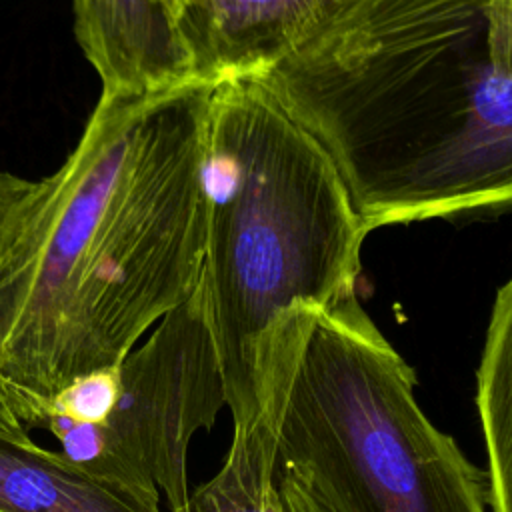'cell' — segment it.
<instances>
[{
    "label": "cell",
    "mask_w": 512,
    "mask_h": 512,
    "mask_svg": "<svg viewBox=\"0 0 512 512\" xmlns=\"http://www.w3.org/2000/svg\"><path fill=\"white\" fill-rule=\"evenodd\" d=\"M208 92H102L60 168L32 180L0 252V380L26 430L196 288Z\"/></svg>",
    "instance_id": "6da1fadb"
},
{
    "label": "cell",
    "mask_w": 512,
    "mask_h": 512,
    "mask_svg": "<svg viewBox=\"0 0 512 512\" xmlns=\"http://www.w3.org/2000/svg\"><path fill=\"white\" fill-rule=\"evenodd\" d=\"M252 78L370 232L512 200V0H344Z\"/></svg>",
    "instance_id": "7a4b0ae2"
},
{
    "label": "cell",
    "mask_w": 512,
    "mask_h": 512,
    "mask_svg": "<svg viewBox=\"0 0 512 512\" xmlns=\"http://www.w3.org/2000/svg\"><path fill=\"white\" fill-rule=\"evenodd\" d=\"M200 180L196 286L240 438L260 414L256 356L268 326L294 304L354 296L370 230L324 150L252 76L210 84Z\"/></svg>",
    "instance_id": "3957f363"
},
{
    "label": "cell",
    "mask_w": 512,
    "mask_h": 512,
    "mask_svg": "<svg viewBox=\"0 0 512 512\" xmlns=\"http://www.w3.org/2000/svg\"><path fill=\"white\" fill-rule=\"evenodd\" d=\"M256 372L274 472L296 476L328 512H490L486 470L422 412L416 372L356 294L282 310Z\"/></svg>",
    "instance_id": "277c9868"
},
{
    "label": "cell",
    "mask_w": 512,
    "mask_h": 512,
    "mask_svg": "<svg viewBox=\"0 0 512 512\" xmlns=\"http://www.w3.org/2000/svg\"><path fill=\"white\" fill-rule=\"evenodd\" d=\"M226 406L222 376L198 286L164 314L142 346L118 364L114 402L98 424L50 416L60 454L86 472L160 492L188 512L186 456L198 430Z\"/></svg>",
    "instance_id": "5b68a950"
},
{
    "label": "cell",
    "mask_w": 512,
    "mask_h": 512,
    "mask_svg": "<svg viewBox=\"0 0 512 512\" xmlns=\"http://www.w3.org/2000/svg\"><path fill=\"white\" fill-rule=\"evenodd\" d=\"M344 0H160L198 82L256 76Z\"/></svg>",
    "instance_id": "8992f818"
},
{
    "label": "cell",
    "mask_w": 512,
    "mask_h": 512,
    "mask_svg": "<svg viewBox=\"0 0 512 512\" xmlns=\"http://www.w3.org/2000/svg\"><path fill=\"white\" fill-rule=\"evenodd\" d=\"M74 34L106 94L194 80L160 0H72Z\"/></svg>",
    "instance_id": "52a82bcc"
},
{
    "label": "cell",
    "mask_w": 512,
    "mask_h": 512,
    "mask_svg": "<svg viewBox=\"0 0 512 512\" xmlns=\"http://www.w3.org/2000/svg\"><path fill=\"white\" fill-rule=\"evenodd\" d=\"M0 512H160V492L98 478L32 440L0 438Z\"/></svg>",
    "instance_id": "ba28073f"
},
{
    "label": "cell",
    "mask_w": 512,
    "mask_h": 512,
    "mask_svg": "<svg viewBox=\"0 0 512 512\" xmlns=\"http://www.w3.org/2000/svg\"><path fill=\"white\" fill-rule=\"evenodd\" d=\"M476 404L486 444L490 512H512V282L490 312L476 370Z\"/></svg>",
    "instance_id": "9c48e42d"
},
{
    "label": "cell",
    "mask_w": 512,
    "mask_h": 512,
    "mask_svg": "<svg viewBox=\"0 0 512 512\" xmlns=\"http://www.w3.org/2000/svg\"><path fill=\"white\" fill-rule=\"evenodd\" d=\"M188 512H284L274 482V422L266 406L232 438L222 468L188 496Z\"/></svg>",
    "instance_id": "30bf717a"
},
{
    "label": "cell",
    "mask_w": 512,
    "mask_h": 512,
    "mask_svg": "<svg viewBox=\"0 0 512 512\" xmlns=\"http://www.w3.org/2000/svg\"><path fill=\"white\" fill-rule=\"evenodd\" d=\"M116 390H118V366L80 376L74 382H70L54 398L48 418L60 416L72 422L98 424L108 414L114 402Z\"/></svg>",
    "instance_id": "8fae6325"
},
{
    "label": "cell",
    "mask_w": 512,
    "mask_h": 512,
    "mask_svg": "<svg viewBox=\"0 0 512 512\" xmlns=\"http://www.w3.org/2000/svg\"><path fill=\"white\" fill-rule=\"evenodd\" d=\"M32 188V180L0 172V252L16 222L18 210Z\"/></svg>",
    "instance_id": "7c38bea8"
},
{
    "label": "cell",
    "mask_w": 512,
    "mask_h": 512,
    "mask_svg": "<svg viewBox=\"0 0 512 512\" xmlns=\"http://www.w3.org/2000/svg\"><path fill=\"white\" fill-rule=\"evenodd\" d=\"M274 482L284 512H328L296 476L274 472Z\"/></svg>",
    "instance_id": "4fadbf2b"
},
{
    "label": "cell",
    "mask_w": 512,
    "mask_h": 512,
    "mask_svg": "<svg viewBox=\"0 0 512 512\" xmlns=\"http://www.w3.org/2000/svg\"><path fill=\"white\" fill-rule=\"evenodd\" d=\"M0 438L12 440V442H28V440H32L28 430L24 428V424L18 420L2 380H0Z\"/></svg>",
    "instance_id": "5bb4252c"
}]
</instances>
